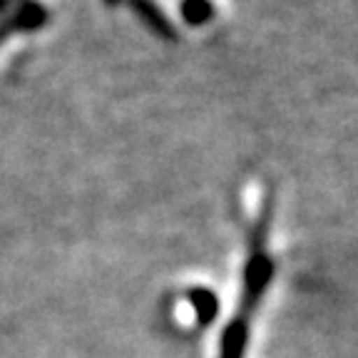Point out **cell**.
<instances>
[{"mask_svg":"<svg viewBox=\"0 0 358 358\" xmlns=\"http://www.w3.org/2000/svg\"><path fill=\"white\" fill-rule=\"evenodd\" d=\"M179 13H182V20L192 28H199V25H207L214 17V3L212 0H182L179 3Z\"/></svg>","mask_w":358,"mask_h":358,"instance_id":"5b68a950","label":"cell"},{"mask_svg":"<svg viewBox=\"0 0 358 358\" xmlns=\"http://www.w3.org/2000/svg\"><path fill=\"white\" fill-rule=\"evenodd\" d=\"M127 6L132 8V13L145 22V28L152 30L157 38L162 40H177V28H174V22L167 17V13L162 8L157 6L155 0H127Z\"/></svg>","mask_w":358,"mask_h":358,"instance_id":"7a4b0ae2","label":"cell"},{"mask_svg":"<svg viewBox=\"0 0 358 358\" xmlns=\"http://www.w3.org/2000/svg\"><path fill=\"white\" fill-rule=\"evenodd\" d=\"M187 299H189L192 308H194L196 324H199V326H209L214 319H217L219 299L214 296V291L204 289V286H194V289H189Z\"/></svg>","mask_w":358,"mask_h":358,"instance_id":"277c9868","label":"cell"},{"mask_svg":"<svg viewBox=\"0 0 358 358\" xmlns=\"http://www.w3.org/2000/svg\"><path fill=\"white\" fill-rule=\"evenodd\" d=\"M246 343H249V319L236 313L222 334V353H219V358H244Z\"/></svg>","mask_w":358,"mask_h":358,"instance_id":"3957f363","label":"cell"},{"mask_svg":"<svg viewBox=\"0 0 358 358\" xmlns=\"http://www.w3.org/2000/svg\"><path fill=\"white\" fill-rule=\"evenodd\" d=\"M266 229H268V209L259 217L257 227L252 231V241H249V259L244 266V281H241V311L239 316L249 319L252 311L259 306L262 296L266 294L268 284L274 281L276 264L266 252Z\"/></svg>","mask_w":358,"mask_h":358,"instance_id":"6da1fadb","label":"cell"},{"mask_svg":"<svg viewBox=\"0 0 358 358\" xmlns=\"http://www.w3.org/2000/svg\"><path fill=\"white\" fill-rule=\"evenodd\" d=\"M122 0H105V6H110V8H115V6H120Z\"/></svg>","mask_w":358,"mask_h":358,"instance_id":"8992f818","label":"cell"}]
</instances>
